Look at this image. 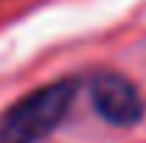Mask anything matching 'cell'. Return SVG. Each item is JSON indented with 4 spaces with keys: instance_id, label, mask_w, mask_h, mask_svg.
<instances>
[{
    "instance_id": "2",
    "label": "cell",
    "mask_w": 146,
    "mask_h": 143,
    "mask_svg": "<svg viewBox=\"0 0 146 143\" xmlns=\"http://www.w3.org/2000/svg\"><path fill=\"white\" fill-rule=\"evenodd\" d=\"M87 95H90L93 109L107 121V124L118 126V129H129V126L143 121V95L135 87V81L127 79L118 70H96L87 76Z\"/></svg>"
},
{
    "instance_id": "1",
    "label": "cell",
    "mask_w": 146,
    "mask_h": 143,
    "mask_svg": "<svg viewBox=\"0 0 146 143\" xmlns=\"http://www.w3.org/2000/svg\"><path fill=\"white\" fill-rule=\"evenodd\" d=\"M79 84L76 79H56L31 90L0 115V143H39L70 112Z\"/></svg>"
}]
</instances>
